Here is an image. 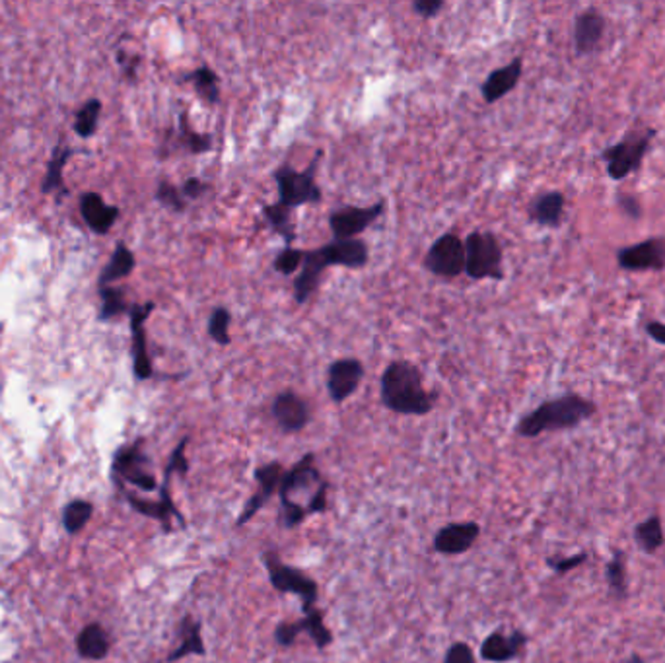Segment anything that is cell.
I'll return each mask as SVG.
<instances>
[{
    "instance_id": "cell-1",
    "label": "cell",
    "mask_w": 665,
    "mask_h": 663,
    "mask_svg": "<svg viewBox=\"0 0 665 663\" xmlns=\"http://www.w3.org/2000/svg\"><path fill=\"white\" fill-rule=\"evenodd\" d=\"M382 405L395 414L424 417L436 405L438 393L426 391L421 370L409 361H393L380 380Z\"/></svg>"
},
{
    "instance_id": "cell-2",
    "label": "cell",
    "mask_w": 665,
    "mask_h": 663,
    "mask_svg": "<svg viewBox=\"0 0 665 663\" xmlns=\"http://www.w3.org/2000/svg\"><path fill=\"white\" fill-rule=\"evenodd\" d=\"M598 412L593 401L578 393H566L543 401L541 405L521 417L516 424V434L521 438H537L547 432L572 430L590 421Z\"/></svg>"
},
{
    "instance_id": "cell-3",
    "label": "cell",
    "mask_w": 665,
    "mask_h": 663,
    "mask_svg": "<svg viewBox=\"0 0 665 663\" xmlns=\"http://www.w3.org/2000/svg\"><path fill=\"white\" fill-rule=\"evenodd\" d=\"M322 156L323 150H317V154L303 172H296L293 165L288 163H283L274 170L273 177L276 182V189H279V201L276 203L294 211L298 206L320 204L323 201L322 187L315 182Z\"/></svg>"
},
{
    "instance_id": "cell-4",
    "label": "cell",
    "mask_w": 665,
    "mask_h": 663,
    "mask_svg": "<svg viewBox=\"0 0 665 663\" xmlns=\"http://www.w3.org/2000/svg\"><path fill=\"white\" fill-rule=\"evenodd\" d=\"M465 274L471 281H502L504 252L492 232L475 230L465 238Z\"/></svg>"
},
{
    "instance_id": "cell-5",
    "label": "cell",
    "mask_w": 665,
    "mask_h": 663,
    "mask_svg": "<svg viewBox=\"0 0 665 663\" xmlns=\"http://www.w3.org/2000/svg\"><path fill=\"white\" fill-rule=\"evenodd\" d=\"M654 136V129L630 131L617 144L605 148L601 152V160L607 163V175L613 182H622L634 172H639L650 146H652Z\"/></svg>"
},
{
    "instance_id": "cell-6",
    "label": "cell",
    "mask_w": 665,
    "mask_h": 663,
    "mask_svg": "<svg viewBox=\"0 0 665 663\" xmlns=\"http://www.w3.org/2000/svg\"><path fill=\"white\" fill-rule=\"evenodd\" d=\"M263 564H265L271 586L281 593H294L302 598V613H308L317 607V596H320V588H317L315 579H312L306 572L290 566L281 560L274 550L263 552Z\"/></svg>"
},
{
    "instance_id": "cell-7",
    "label": "cell",
    "mask_w": 665,
    "mask_h": 663,
    "mask_svg": "<svg viewBox=\"0 0 665 663\" xmlns=\"http://www.w3.org/2000/svg\"><path fill=\"white\" fill-rule=\"evenodd\" d=\"M424 269L440 279H457L465 272V243L455 232L440 236L426 252Z\"/></svg>"
},
{
    "instance_id": "cell-8",
    "label": "cell",
    "mask_w": 665,
    "mask_h": 663,
    "mask_svg": "<svg viewBox=\"0 0 665 663\" xmlns=\"http://www.w3.org/2000/svg\"><path fill=\"white\" fill-rule=\"evenodd\" d=\"M385 213V201L372 206H339L329 214V230L332 240H356L358 233L368 230Z\"/></svg>"
},
{
    "instance_id": "cell-9",
    "label": "cell",
    "mask_w": 665,
    "mask_h": 663,
    "mask_svg": "<svg viewBox=\"0 0 665 663\" xmlns=\"http://www.w3.org/2000/svg\"><path fill=\"white\" fill-rule=\"evenodd\" d=\"M114 475L115 479H123L129 485L146 492L156 490L158 487L154 473L150 471L148 455L143 450V440L134 441L131 446H124L115 453Z\"/></svg>"
},
{
    "instance_id": "cell-10",
    "label": "cell",
    "mask_w": 665,
    "mask_h": 663,
    "mask_svg": "<svg viewBox=\"0 0 665 663\" xmlns=\"http://www.w3.org/2000/svg\"><path fill=\"white\" fill-rule=\"evenodd\" d=\"M617 265L627 272L665 271V238H650L640 243H632L617 250Z\"/></svg>"
},
{
    "instance_id": "cell-11",
    "label": "cell",
    "mask_w": 665,
    "mask_h": 663,
    "mask_svg": "<svg viewBox=\"0 0 665 663\" xmlns=\"http://www.w3.org/2000/svg\"><path fill=\"white\" fill-rule=\"evenodd\" d=\"M284 473L286 469L279 461H271L255 469L253 477L257 482V490L253 492L252 499L245 502L243 512L238 516V520H235V528H243L247 521H252L261 510L267 506L273 496L279 492Z\"/></svg>"
},
{
    "instance_id": "cell-12",
    "label": "cell",
    "mask_w": 665,
    "mask_h": 663,
    "mask_svg": "<svg viewBox=\"0 0 665 663\" xmlns=\"http://www.w3.org/2000/svg\"><path fill=\"white\" fill-rule=\"evenodd\" d=\"M156 303L146 302V303H134L131 306V337H133V370L134 378L146 381L154 376V366L148 356V344H146V320L150 313L154 312Z\"/></svg>"
},
{
    "instance_id": "cell-13",
    "label": "cell",
    "mask_w": 665,
    "mask_h": 663,
    "mask_svg": "<svg viewBox=\"0 0 665 663\" xmlns=\"http://www.w3.org/2000/svg\"><path fill=\"white\" fill-rule=\"evenodd\" d=\"M170 479H172V475H164V485L160 489V499L158 500L138 499V496H134V494L124 490V499H127V502L131 504V508L134 510V512L143 514L146 518L156 520L165 533H172L174 531L172 518L177 520L179 528H185V518L182 516V512H179V510L174 504V500H172Z\"/></svg>"
},
{
    "instance_id": "cell-14",
    "label": "cell",
    "mask_w": 665,
    "mask_h": 663,
    "mask_svg": "<svg viewBox=\"0 0 665 663\" xmlns=\"http://www.w3.org/2000/svg\"><path fill=\"white\" fill-rule=\"evenodd\" d=\"M364 364L358 358H339L327 368V391L332 403H344L352 397L364 380Z\"/></svg>"
},
{
    "instance_id": "cell-15",
    "label": "cell",
    "mask_w": 665,
    "mask_h": 663,
    "mask_svg": "<svg viewBox=\"0 0 665 663\" xmlns=\"http://www.w3.org/2000/svg\"><path fill=\"white\" fill-rule=\"evenodd\" d=\"M273 419L284 434H298L312 421L308 401L294 391H281L273 401Z\"/></svg>"
},
{
    "instance_id": "cell-16",
    "label": "cell",
    "mask_w": 665,
    "mask_h": 663,
    "mask_svg": "<svg viewBox=\"0 0 665 663\" xmlns=\"http://www.w3.org/2000/svg\"><path fill=\"white\" fill-rule=\"evenodd\" d=\"M481 535V526L477 521H463V523H448L442 529H438L434 537V550L443 557H457L463 555L471 547L477 543Z\"/></svg>"
},
{
    "instance_id": "cell-17",
    "label": "cell",
    "mask_w": 665,
    "mask_h": 663,
    "mask_svg": "<svg viewBox=\"0 0 665 663\" xmlns=\"http://www.w3.org/2000/svg\"><path fill=\"white\" fill-rule=\"evenodd\" d=\"M607 20L598 8L581 10L574 18V49L578 54H591L600 49L605 35Z\"/></svg>"
},
{
    "instance_id": "cell-18",
    "label": "cell",
    "mask_w": 665,
    "mask_h": 663,
    "mask_svg": "<svg viewBox=\"0 0 665 663\" xmlns=\"http://www.w3.org/2000/svg\"><path fill=\"white\" fill-rule=\"evenodd\" d=\"M528 646V634L521 630H511V634H504L502 630H494L481 644V658L491 663H508L521 656Z\"/></svg>"
},
{
    "instance_id": "cell-19",
    "label": "cell",
    "mask_w": 665,
    "mask_h": 663,
    "mask_svg": "<svg viewBox=\"0 0 665 663\" xmlns=\"http://www.w3.org/2000/svg\"><path fill=\"white\" fill-rule=\"evenodd\" d=\"M329 267L364 269L370 261V250L364 240H332L320 247Z\"/></svg>"
},
{
    "instance_id": "cell-20",
    "label": "cell",
    "mask_w": 665,
    "mask_h": 663,
    "mask_svg": "<svg viewBox=\"0 0 665 663\" xmlns=\"http://www.w3.org/2000/svg\"><path fill=\"white\" fill-rule=\"evenodd\" d=\"M327 269H329V265H327L322 250H317L315 247V250L303 252L302 269L294 281V300L298 306H303V303L310 302V298L315 294V290H317V286H320L322 276Z\"/></svg>"
},
{
    "instance_id": "cell-21",
    "label": "cell",
    "mask_w": 665,
    "mask_h": 663,
    "mask_svg": "<svg viewBox=\"0 0 665 663\" xmlns=\"http://www.w3.org/2000/svg\"><path fill=\"white\" fill-rule=\"evenodd\" d=\"M523 74V59L516 57L506 66L496 68L487 78H484L481 86V95L484 104H496L518 86V82Z\"/></svg>"
},
{
    "instance_id": "cell-22",
    "label": "cell",
    "mask_w": 665,
    "mask_h": 663,
    "mask_svg": "<svg viewBox=\"0 0 665 663\" xmlns=\"http://www.w3.org/2000/svg\"><path fill=\"white\" fill-rule=\"evenodd\" d=\"M564 206H566L564 193H561V191H545L530 203L528 214H530L531 223H535L537 226L554 230V228H559L562 224Z\"/></svg>"
},
{
    "instance_id": "cell-23",
    "label": "cell",
    "mask_w": 665,
    "mask_h": 663,
    "mask_svg": "<svg viewBox=\"0 0 665 663\" xmlns=\"http://www.w3.org/2000/svg\"><path fill=\"white\" fill-rule=\"evenodd\" d=\"M80 213L82 218H84V223L95 233H107L115 226L119 218L117 206L107 204L98 193H86V195L80 199Z\"/></svg>"
},
{
    "instance_id": "cell-24",
    "label": "cell",
    "mask_w": 665,
    "mask_h": 663,
    "mask_svg": "<svg viewBox=\"0 0 665 663\" xmlns=\"http://www.w3.org/2000/svg\"><path fill=\"white\" fill-rule=\"evenodd\" d=\"M185 656H206L201 623L191 615H185L182 623H179V646L168 656V663H174Z\"/></svg>"
},
{
    "instance_id": "cell-25",
    "label": "cell",
    "mask_w": 665,
    "mask_h": 663,
    "mask_svg": "<svg viewBox=\"0 0 665 663\" xmlns=\"http://www.w3.org/2000/svg\"><path fill=\"white\" fill-rule=\"evenodd\" d=\"M109 648H111V642H109L107 632L98 623L86 625L76 637L78 656L84 659L100 661L109 654Z\"/></svg>"
},
{
    "instance_id": "cell-26",
    "label": "cell",
    "mask_w": 665,
    "mask_h": 663,
    "mask_svg": "<svg viewBox=\"0 0 665 663\" xmlns=\"http://www.w3.org/2000/svg\"><path fill=\"white\" fill-rule=\"evenodd\" d=\"M607 593L617 601L629 598V570L625 550H613V557L605 562Z\"/></svg>"
},
{
    "instance_id": "cell-27",
    "label": "cell",
    "mask_w": 665,
    "mask_h": 663,
    "mask_svg": "<svg viewBox=\"0 0 665 663\" xmlns=\"http://www.w3.org/2000/svg\"><path fill=\"white\" fill-rule=\"evenodd\" d=\"M179 82L195 88L197 95L206 105L220 104V78L209 64H203L195 71L187 73Z\"/></svg>"
},
{
    "instance_id": "cell-28",
    "label": "cell",
    "mask_w": 665,
    "mask_h": 663,
    "mask_svg": "<svg viewBox=\"0 0 665 663\" xmlns=\"http://www.w3.org/2000/svg\"><path fill=\"white\" fill-rule=\"evenodd\" d=\"M263 216L269 223L271 230L284 240V247H293L296 240V220L294 211L286 209V206L274 203L263 206Z\"/></svg>"
},
{
    "instance_id": "cell-29",
    "label": "cell",
    "mask_w": 665,
    "mask_h": 663,
    "mask_svg": "<svg viewBox=\"0 0 665 663\" xmlns=\"http://www.w3.org/2000/svg\"><path fill=\"white\" fill-rule=\"evenodd\" d=\"M634 543L639 545L646 555H654L663 545H665V531H663V521L658 514L648 516L644 521L636 523L632 529Z\"/></svg>"
},
{
    "instance_id": "cell-30",
    "label": "cell",
    "mask_w": 665,
    "mask_h": 663,
    "mask_svg": "<svg viewBox=\"0 0 665 663\" xmlns=\"http://www.w3.org/2000/svg\"><path fill=\"white\" fill-rule=\"evenodd\" d=\"M134 267H136L134 253L123 242H119L114 255H111V259H109V263L105 265V269L100 274V288L109 286L115 281L127 279V276L134 271Z\"/></svg>"
},
{
    "instance_id": "cell-31",
    "label": "cell",
    "mask_w": 665,
    "mask_h": 663,
    "mask_svg": "<svg viewBox=\"0 0 665 663\" xmlns=\"http://www.w3.org/2000/svg\"><path fill=\"white\" fill-rule=\"evenodd\" d=\"M177 141L193 156L206 154V152L213 150V136L193 131L189 127L187 114L179 115V134H177Z\"/></svg>"
},
{
    "instance_id": "cell-32",
    "label": "cell",
    "mask_w": 665,
    "mask_h": 663,
    "mask_svg": "<svg viewBox=\"0 0 665 663\" xmlns=\"http://www.w3.org/2000/svg\"><path fill=\"white\" fill-rule=\"evenodd\" d=\"M300 620H302L303 632H306L308 637L313 640V644L317 646V650H325V648L332 642V634L325 627L323 611L317 609V607H315V609L303 613V617Z\"/></svg>"
},
{
    "instance_id": "cell-33",
    "label": "cell",
    "mask_w": 665,
    "mask_h": 663,
    "mask_svg": "<svg viewBox=\"0 0 665 663\" xmlns=\"http://www.w3.org/2000/svg\"><path fill=\"white\" fill-rule=\"evenodd\" d=\"M94 514V506L88 500H73L68 502L63 510V526L66 533L76 535L88 526V521Z\"/></svg>"
},
{
    "instance_id": "cell-34",
    "label": "cell",
    "mask_w": 665,
    "mask_h": 663,
    "mask_svg": "<svg viewBox=\"0 0 665 663\" xmlns=\"http://www.w3.org/2000/svg\"><path fill=\"white\" fill-rule=\"evenodd\" d=\"M71 154H73L71 148H61V146L55 148L53 158L47 163L44 187H41L44 189V193H55V191L63 189V170H65L68 158H71Z\"/></svg>"
},
{
    "instance_id": "cell-35",
    "label": "cell",
    "mask_w": 665,
    "mask_h": 663,
    "mask_svg": "<svg viewBox=\"0 0 665 663\" xmlns=\"http://www.w3.org/2000/svg\"><path fill=\"white\" fill-rule=\"evenodd\" d=\"M230 325H232V313L228 308L218 306L213 310L209 323H206V333L209 337L220 344V347H228L232 342V335H230Z\"/></svg>"
},
{
    "instance_id": "cell-36",
    "label": "cell",
    "mask_w": 665,
    "mask_h": 663,
    "mask_svg": "<svg viewBox=\"0 0 665 663\" xmlns=\"http://www.w3.org/2000/svg\"><path fill=\"white\" fill-rule=\"evenodd\" d=\"M102 294V312H100V320H114V317H119L124 312H131V306L124 300V294L121 288H114V286H102L100 288Z\"/></svg>"
},
{
    "instance_id": "cell-37",
    "label": "cell",
    "mask_w": 665,
    "mask_h": 663,
    "mask_svg": "<svg viewBox=\"0 0 665 663\" xmlns=\"http://www.w3.org/2000/svg\"><path fill=\"white\" fill-rule=\"evenodd\" d=\"M100 114H102L100 100H88L84 105H82V109L76 114V119H74L76 134L82 138L92 136L95 133V129H98Z\"/></svg>"
},
{
    "instance_id": "cell-38",
    "label": "cell",
    "mask_w": 665,
    "mask_h": 663,
    "mask_svg": "<svg viewBox=\"0 0 665 663\" xmlns=\"http://www.w3.org/2000/svg\"><path fill=\"white\" fill-rule=\"evenodd\" d=\"M156 201L168 209L172 213H185L189 203L185 201V197L182 195V189L177 185L170 183V182H160L156 187Z\"/></svg>"
},
{
    "instance_id": "cell-39",
    "label": "cell",
    "mask_w": 665,
    "mask_h": 663,
    "mask_svg": "<svg viewBox=\"0 0 665 663\" xmlns=\"http://www.w3.org/2000/svg\"><path fill=\"white\" fill-rule=\"evenodd\" d=\"M588 560H590V552L580 550V552H574V555H568V557H549L545 562L554 574L564 576L568 572L580 569V566H584Z\"/></svg>"
},
{
    "instance_id": "cell-40",
    "label": "cell",
    "mask_w": 665,
    "mask_h": 663,
    "mask_svg": "<svg viewBox=\"0 0 665 663\" xmlns=\"http://www.w3.org/2000/svg\"><path fill=\"white\" fill-rule=\"evenodd\" d=\"M302 261H303L302 250H296V247H284V250L274 257L273 269L284 276H290L302 269Z\"/></svg>"
},
{
    "instance_id": "cell-41",
    "label": "cell",
    "mask_w": 665,
    "mask_h": 663,
    "mask_svg": "<svg viewBox=\"0 0 665 663\" xmlns=\"http://www.w3.org/2000/svg\"><path fill=\"white\" fill-rule=\"evenodd\" d=\"M187 444H189V436L182 438V441H179V444L174 448V451L170 455V461H168V465H165V475H174V473L187 475L189 473V461L185 458Z\"/></svg>"
},
{
    "instance_id": "cell-42",
    "label": "cell",
    "mask_w": 665,
    "mask_h": 663,
    "mask_svg": "<svg viewBox=\"0 0 665 663\" xmlns=\"http://www.w3.org/2000/svg\"><path fill=\"white\" fill-rule=\"evenodd\" d=\"M302 632H303L302 620H294V623H281L274 628V640L283 648H290L298 640Z\"/></svg>"
},
{
    "instance_id": "cell-43",
    "label": "cell",
    "mask_w": 665,
    "mask_h": 663,
    "mask_svg": "<svg viewBox=\"0 0 665 663\" xmlns=\"http://www.w3.org/2000/svg\"><path fill=\"white\" fill-rule=\"evenodd\" d=\"M443 663H477L473 648L467 642H453L443 658Z\"/></svg>"
},
{
    "instance_id": "cell-44",
    "label": "cell",
    "mask_w": 665,
    "mask_h": 663,
    "mask_svg": "<svg viewBox=\"0 0 665 663\" xmlns=\"http://www.w3.org/2000/svg\"><path fill=\"white\" fill-rule=\"evenodd\" d=\"M209 183L203 182V179L199 177H189L184 182V185H179V189H182V195L185 197L187 203L191 201H199L206 195V191H209Z\"/></svg>"
},
{
    "instance_id": "cell-45",
    "label": "cell",
    "mask_w": 665,
    "mask_h": 663,
    "mask_svg": "<svg viewBox=\"0 0 665 663\" xmlns=\"http://www.w3.org/2000/svg\"><path fill=\"white\" fill-rule=\"evenodd\" d=\"M617 206H619V211L630 220H640L642 218V203H640L639 197L627 195V193H625V195L617 197Z\"/></svg>"
},
{
    "instance_id": "cell-46",
    "label": "cell",
    "mask_w": 665,
    "mask_h": 663,
    "mask_svg": "<svg viewBox=\"0 0 665 663\" xmlns=\"http://www.w3.org/2000/svg\"><path fill=\"white\" fill-rule=\"evenodd\" d=\"M443 6H446L443 0H414L412 3V10L422 18H434Z\"/></svg>"
},
{
    "instance_id": "cell-47",
    "label": "cell",
    "mask_w": 665,
    "mask_h": 663,
    "mask_svg": "<svg viewBox=\"0 0 665 663\" xmlns=\"http://www.w3.org/2000/svg\"><path fill=\"white\" fill-rule=\"evenodd\" d=\"M644 331H646V335L650 339H654L658 344H663V347H665V323H661V322H648L646 327H644Z\"/></svg>"
},
{
    "instance_id": "cell-48",
    "label": "cell",
    "mask_w": 665,
    "mask_h": 663,
    "mask_svg": "<svg viewBox=\"0 0 665 663\" xmlns=\"http://www.w3.org/2000/svg\"><path fill=\"white\" fill-rule=\"evenodd\" d=\"M627 663H644V659H642L640 656H636V654H634V656H630V658H629V661H627Z\"/></svg>"
}]
</instances>
